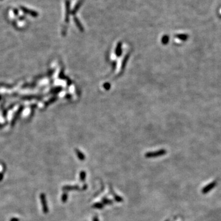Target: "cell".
<instances>
[{
    "label": "cell",
    "instance_id": "9c48e42d",
    "mask_svg": "<svg viewBox=\"0 0 221 221\" xmlns=\"http://www.w3.org/2000/svg\"><path fill=\"white\" fill-rule=\"evenodd\" d=\"M102 202H103V204H113V201H112L111 200L108 199V198H106V197H105V198H103Z\"/></svg>",
    "mask_w": 221,
    "mask_h": 221
},
{
    "label": "cell",
    "instance_id": "5b68a950",
    "mask_svg": "<svg viewBox=\"0 0 221 221\" xmlns=\"http://www.w3.org/2000/svg\"><path fill=\"white\" fill-rule=\"evenodd\" d=\"M80 189V187L79 186H65L62 187V190L63 191L68 192L70 190H76Z\"/></svg>",
    "mask_w": 221,
    "mask_h": 221
},
{
    "label": "cell",
    "instance_id": "7a4b0ae2",
    "mask_svg": "<svg viewBox=\"0 0 221 221\" xmlns=\"http://www.w3.org/2000/svg\"><path fill=\"white\" fill-rule=\"evenodd\" d=\"M167 153L165 150L164 149H162V150H158V151H155V152H147L145 154V156L147 158H154L156 157H159V156H161V155H163Z\"/></svg>",
    "mask_w": 221,
    "mask_h": 221
},
{
    "label": "cell",
    "instance_id": "7c38bea8",
    "mask_svg": "<svg viewBox=\"0 0 221 221\" xmlns=\"http://www.w3.org/2000/svg\"><path fill=\"white\" fill-rule=\"evenodd\" d=\"M114 200H115L117 202H122L123 200H124V199L122 198L121 196H119V195H115V194H114Z\"/></svg>",
    "mask_w": 221,
    "mask_h": 221
},
{
    "label": "cell",
    "instance_id": "8fae6325",
    "mask_svg": "<svg viewBox=\"0 0 221 221\" xmlns=\"http://www.w3.org/2000/svg\"><path fill=\"white\" fill-rule=\"evenodd\" d=\"M68 198V195L67 192H64L63 194H62V201L63 203H66V201H67Z\"/></svg>",
    "mask_w": 221,
    "mask_h": 221
},
{
    "label": "cell",
    "instance_id": "4fadbf2b",
    "mask_svg": "<svg viewBox=\"0 0 221 221\" xmlns=\"http://www.w3.org/2000/svg\"><path fill=\"white\" fill-rule=\"evenodd\" d=\"M13 11H14V13L15 16H17V15H18V9H14Z\"/></svg>",
    "mask_w": 221,
    "mask_h": 221
},
{
    "label": "cell",
    "instance_id": "5bb4252c",
    "mask_svg": "<svg viewBox=\"0 0 221 221\" xmlns=\"http://www.w3.org/2000/svg\"><path fill=\"white\" fill-rule=\"evenodd\" d=\"M3 177H4V173H0V181L3 180Z\"/></svg>",
    "mask_w": 221,
    "mask_h": 221
},
{
    "label": "cell",
    "instance_id": "6da1fadb",
    "mask_svg": "<svg viewBox=\"0 0 221 221\" xmlns=\"http://www.w3.org/2000/svg\"><path fill=\"white\" fill-rule=\"evenodd\" d=\"M40 200L42 204V208H43V211L44 214H47L49 212V208H48L47 203L46 196L45 194L44 193H41L40 194Z\"/></svg>",
    "mask_w": 221,
    "mask_h": 221
},
{
    "label": "cell",
    "instance_id": "3957f363",
    "mask_svg": "<svg viewBox=\"0 0 221 221\" xmlns=\"http://www.w3.org/2000/svg\"><path fill=\"white\" fill-rule=\"evenodd\" d=\"M217 185V182L216 181H213L211 183L209 184L208 185L204 187H203V189H202V193L203 194H208V192H210L211 190L214 189L216 187V186Z\"/></svg>",
    "mask_w": 221,
    "mask_h": 221
},
{
    "label": "cell",
    "instance_id": "9a60e30c",
    "mask_svg": "<svg viewBox=\"0 0 221 221\" xmlns=\"http://www.w3.org/2000/svg\"><path fill=\"white\" fill-rule=\"evenodd\" d=\"M10 221H19V219L17 217H13L10 220Z\"/></svg>",
    "mask_w": 221,
    "mask_h": 221
},
{
    "label": "cell",
    "instance_id": "277c9868",
    "mask_svg": "<svg viewBox=\"0 0 221 221\" xmlns=\"http://www.w3.org/2000/svg\"><path fill=\"white\" fill-rule=\"evenodd\" d=\"M20 8L21 10H22L25 14H29L34 17H36L38 16V13L36 11H35V10H31V9H29L24 6H20Z\"/></svg>",
    "mask_w": 221,
    "mask_h": 221
},
{
    "label": "cell",
    "instance_id": "2e32d148",
    "mask_svg": "<svg viewBox=\"0 0 221 221\" xmlns=\"http://www.w3.org/2000/svg\"><path fill=\"white\" fill-rule=\"evenodd\" d=\"M87 189V184H84V185L82 186V190H86Z\"/></svg>",
    "mask_w": 221,
    "mask_h": 221
},
{
    "label": "cell",
    "instance_id": "ba28073f",
    "mask_svg": "<svg viewBox=\"0 0 221 221\" xmlns=\"http://www.w3.org/2000/svg\"><path fill=\"white\" fill-rule=\"evenodd\" d=\"M86 178V173L85 171H81L80 173V180L82 182H84Z\"/></svg>",
    "mask_w": 221,
    "mask_h": 221
},
{
    "label": "cell",
    "instance_id": "30bf717a",
    "mask_svg": "<svg viewBox=\"0 0 221 221\" xmlns=\"http://www.w3.org/2000/svg\"><path fill=\"white\" fill-rule=\"evenodd\" d=\"M92 207L94 208H96V209H102L104 207V204H103L102 203L98 202V203H95V204L92 206Z\"/></svg>",
    "mask_w": 221,
    "mask_h": 221
},
{
    "label": "cell",
    "instance_id": "e0dca14e",
    "mask_svg": "<svg viewBox=\"0 0 221 221\" xmlns=\"http://www.w3.org/2000/svg\"><path fill=\"white\" fill-rule=\"evenodd\" d=\"M93 221H99V219L97 216H95L93 218Z\"/></svg>",
    "mask_w": 221,
    "mask_h": 221
},
{
    "label": "cell",
    "instance_id": "8992f818",
    "mask_svg": "<svg viewBox=\"0 0 221 221\" xmlns=\"http://www.w3.org/2000/svg\"><path fill=\"white\" fill-rule=\"evenodd\" d=\"M66 20H68V16L69 13H70V1L67 0L66 1Z\"/></svg>",
    "mask_w": 221,
    "mask_h": 221
},
{
    "label": "cell",
    "instance_id": "52a82bcc",
    "mask_svg": "<svg viewBox=\"0 0 221 221\" xmlns=\"http://www.w3.org/2000/svg\"><path fill=\"white\" fill-rule=\"evenodd\" d=\"M76 154H77V155H78V159H79V160H82V161L85 160V155H84V154L81 152L79 151V150H76Z\"/></svg>",
    "mask_w": 221,
    "mask_h": 221
}]
</instances>
